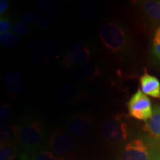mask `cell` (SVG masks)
I'll return each mask as SVG.
<instances>
[{"label": "cell", "mask_w": 160, "mask_h": 160, "mask_svg": "<svg viewBox=\"0 0 160 160\" xmlns=\"http://www.w3.org/2000/svg\"><path fill=\"white\" fill-rule=\"evenodd\" d=\"M45 49L48 62L59 57L60 52H61L59 45L53 40H48L45 42Z\"/></svg>", "instance_id": "ffe728a7"}, {"label": "cell", "mask_w": 160, "mask_h": 160, "mask_svg": "<svg viewBox=\"0 0 160 160\" xmlns=\"http://www.w3.org/2000/svg\"><path fill=\"white\" fill-rule=\"evenodd\" d=\"M17 149L16 143H1L0 160H15Z\"/></svg>", "instance_id": "e0dca14e"}, {"label": "cell", "mask_w": 160, "mask_h": 160, "mask_svg": "<svg viewBox=\"0 0 160 160\" xmlns=\"http://www.w3.org/2000/svg\"><path fill=\"white\" fill-rule=\"evenodd\" d=\"M14 126L17 143L25 153L31 155L42 149L47 139L48 131L45 121L40 116H23Z\"/></svg>", "instance_id": "6da1fadb"}, {"label": "cell", "mask_w": 160, "mask_h": 160, "mask_svg": "<svg viewBox=\"0 0 160 160\" xmlns=\"http://www.w3.org/2000/svg\"><path fill=\"white\" fill-rule=\"evenodd\" d=\"M28 57L31 63L41 65L47 62L45 42L42 39L34 40L31 43L28 50Z\"/></svg>", "instance_id": "4fadbf2b"}, {"label": "cell", "mask_w": 160, "mask_h": 160, "mask_svg": "<svg viewBox=\"0 0 160 160\" xmlns=\"http://www.w3.org/2000/svg\"><path fill=\"white\" fill-rule=\"evenodd\" d=\"M139 82L141 91L145 94L155 99H160V82L157 77L145 71L140 77Z\"/></svg>", "instance_id": "7c38bea8"}, {"label": "cell", "mask_w": 160, "mask_h": 160, "mask_svg": "<svg viewBox=\"0 0 160 160\" xmlns=\"http://www.w3.org/2000/svg\"><path fill=\"white\" fill-rule=\"evenodd\" d=\"M94 118L88 113H75L68 118L65 122V130L75 137H83L88 135L93 128Z\"/></svg>", "instance_id": "ba28073f"}, {"label": "cell", "mask_w": 160, "mask_h": 160, "mask_svg": "<svg viewBox=\"0 0 160 160\" xmlns=\"http://www.w3.org/2000/svg\"><path fill=\"white\" fill-rule=\"evenodd\" d=\"M101 75L102 72L99 66L93 62H87L77 66L73 71V78L81 82L95 79Z\"/></svg>", "instance_id": "8fae6325"}, {"label": "cell", "mask_w": 160, "mask_h": 160, "mask_svg": "<svg viewBox=\"0 0 160 160\" xmlns=\"http://www.w3.org/2000/svg\"><path fill=\"white\" fill-rule=\"evenodd\" d=\"M56 22L57 19L54 17L44 14L39 17L37 27L40 30H47L53 27Z\"/></svg>", "instance_id": "7402d4cb"}, {"label": "cell", "mask_w": 160, "mask_h": 160, "mask_svg": "<svg viewBox=\"0 0 160 160\" xmlns=\"http://www.w3.org/2000/svg\"><path fill=\"white\" fill-rule=\"evenodd\" d=\"M19 37L13 31L0 33V42L5 47H14L19 43Z\"/></svg>", "instance_id": "44dd1931"}, {"label": "cell", "mask_w": 160, "mask_h": 160, "mask_svg": "<svg viewBox=\"0 0 160 160\" xmlns=\"http://www.w3.org/2000/svg\"><path fill=\"white\" fill-rule=\"evenodd\" d=\"M30 160H64V157L58 156L54 153L42 148L33 154H28Z\"/></svg>", "instance_id": "ac0fdd59"}, {"label": "cell", "mask_w": 160, "mask_h": 160, "mask_svg": "<svg viewBox=\"0 0 160 160\" xmlns=\"http://www.w3.org/2000/svg\"><path fill=\"white\" fill-rule=\"evenodd\" d=\"M10 3L7 0H1L0 1V17H5V13L9 10Z\"/></svg>", "instance_id": "83f0119b"}, {"label": "cell", "mask_w": 160, "mask_h": 160, "mask_svg": "<svg viewBox=\"0 0 160 160\" xmlns=\"http://www.w3.org/2000/svg\"><path fill=\"white\" fill-rule=\"evenodd\" d=\"M19 157H20V159H21V160H30L28 159V156L27 153H25L20 155Z\"/></svg>", "instance_id": "f1b7e54d"}, {"label": "cell", "mask_w": 160, "mask_h": 160, "mask_svg": "<svg viewBox=\"0 0 160 160\" xmlns=\"http://www.w3.org/2000/svg\"><path fill=\"white\" fill-rule=\"evenodd\" d=\"M99 36L103 47L113 54H127L131 51V34L127 28L119 21L111 20L104 23L100 28Z\"/></svg>", "instance_id": "7a4b0ae2"}, {"label": "cell", "mask_w": 160, "mask_h": 160, "mask_svg": "<svg viewBox=\"0 0 160 160\" xmlns=\"http://www.w3.org/2000/svg\"><path fill=\"white\" fill-rule=\"evenodd\" d=\"M4 82L10 94L13 97H21L25 93V81L17 72H6L4 76Z\"/></svg>", "instance_id": "30bf717a"}, {"label": "cell", "mask_w": 160, "mask_h": 160, "mask_svg": "<svg viewBox=\"0 0 160 160\" xmlns=\"http://www.w3.org/2000/svg\"><path fill=\"white\" fill-rule=\"evenodd\" d=\"M129 126L123 113H117L105 120L102 126V135L108 144L119 145L129 137Z\"/></svg>", "instance_id": "277c9868"}, {"label": "cell", "mask_w": 160, "mask_h": 160, "mask_svg": "<svg viewBox=\"0 0 160 160\" xmlns=\"http://www.w3.org/2000/svg\"><path fill=\"white\" fill-rule=\"evenodd\" d=\"M13 28L11 20L6 17L0 18V33H5L11 31Z\"/></svg>", "instance_id": "4316f807"}, {"label": "cell", "mask_w": 160, "mask_h": 160, "mask_svg": "<svg viewBox=\"0 0 160 160\" xmlns=\"http://www.w3.org/2000/svg\"><path fill=\"white\" fill-rule=\"evenodd\" d=\"M0 139L1 143H17L15 126L1 122L0 124Z\"/></svg>", "instance_id": "2e32d148"}, {"label": "cell", "mask_w": 160, "mask_h": 160, "mask_svg": "<svg viewBox=\"0 0 160 160\" xmlns=\"http://www.w3.org/2000/svg\"><path fill=\"white\" fill-rule=\"evenodd\" d=\"M13 108L8 103L2 102L0 105V120L1 122H5L9 119L12 116Z\"/></svg>", "instance_id": "484cf974"}, {"label": "cell", "mask_w": 160, "mask_h": 160, "mask_svg": "<svg viewBox=\"0 0 160 160\" xmlns=\"http://www.w3.org/2000/svg\"><path fill=\"white\" fill-rule=\"evenodd\" d=\"M152 53L160 61V26L156 29L152 42Z\"/></svg>", "instance_id": "603a6c76"}, {"label": "cell", "mask_w": 160, "mask_h": 160, "mask_svg": "<svg viewBox=\"0 0 160 160\" xmlns=\"http://www.w3.org/2000/svg\"><path fill=\"white\" fill-rule=\"evenodd\" d=\"M85 97L83 92L74 84H66L62 86L56 93V99L62 104H73Z\"/></svg>", "instance_id": "9c48e42d"}, {"label": "cell", "mask_w": 160, "mask_h": 160, "mask_svg": "<svg viewBox=\"0 0 160 160\" xmlns=\"http://www.w3.org/2000/svg\"><path fill=\"white\" fill-rule=\"evenodd\" d=\"M21 20L23 21L24 22L27 24V25L31 26H37L38 22H39V18L38 16L34 13L32 12H25L21 15Z\"/></svg>", "instance_id": "d4e9b609"}, {"label": "cell", "mask_w": 160, "mask_h": 160, "mask_svg": "<svg viewBox=\"0 0 160 160\" xmlns=\"http://www.w3.org/2000/svg\"><path fill=\"white\" fill-rule=\"evenodd\" d=\"M119 160H160V142L150 137L132 139L122 148Z\"/></svg>", "instance_id": "3957f363"}, {"label": "cell", "mask_w": 160, "mask_h": 160, "mask_svg": "<svg viewBox=\"0 0 160 160\" xmlns=\"http://www.w3.org/2000/svg\"><path fill=\"white\" fill-rule=\"evenodd\" d=\"M141 11L150 22L160 24V0H149L140 3Z\"/></svg>", "instance_id": "5bb4252c"}, {"label": "cell", "mask_w": 160, "mask_h": 160, "mask_svg": "<svg viewBox=\"0 0 160 160\" xmlns=\"http://www.w3.org/2000/svg\"><path fill=\"white\" fill-rule=\"evenodd\" d=\"M144 131L148 137L160 142V105L154 106L152 117L145 122Z\"/></svg>", "instance_id": "9a60e30c"}, {"label": "cell", "mask_w": 160, "mask_h": 160, "mask_svg": "<svg viewBox=\"0 0 160 160\" xmlns=\"http://www.w3.org/2000/svg\"><path fill=\"white\" fill-rule=\"evenodd\" d=\"M37 9L46 15L55 16L58 13L57 5L49 0H39L37 3Z\"/></svg>", "instance_id": "d6986e66"}, {"label": "cell", "mask_w": 160, "mask_h": 160, "mask_svg": "<svg viewBox=\"0 0 160 160\" xmlns=\"http://www.w3.org/2000/svg\"><path fill=\"white\" fill-rule=\"evenodd\" d=\"M48 147L50 151L58 156L63 157L74 149V137L63 128H56L52 131L48 139Z\"/></svg>", "instance_id": "8992f818"}, {"label": "cell", "mask_w": 160, "mask_h": 160, "mask_svg": "<svg viewBox=\"0 0 160 160\" xmlns=\"http://www.w3.org/2000/svg\"><path fill=\"white\" fill-rule=\"evenodd\" d=\"M129 115L136 119L147 122L153 114V107L151 101L141 89L131 96L128 102Z\"/></svg>", "instance_id": "5b68a950"}, {"label": "cell", "mask_w": 160, "mask_h": 160, "mask_svg": "<svg viewBox=\"0 0 160 160\" xmlns=\"http://www.w3.org/2000/svg\"><path fill=\"white\" fill-rule=\"evenodd\" d=\"M91 57V51L82 42L74 41L68 48L67 52L62 57L61 65L66 68L87 63Z\"/></svg>", "instance_id": "52a82bcc"}, {"label": "cell", "mask_w": 160, "mask_h": 160, "mask_svg": "<svg viewBox=\"0 0 160 160\" xmlns=\"http://www.w3.org/2000/svg\"><path fill=\"white\" fill-rule=\"evenodd\" d=\"M12 31L17 34L18 37H24L28 32V27L26 23L22 20H17L14 22L12 28Z\"/></svg>", "instance_id": "cb8c5ba5"}]
</instances>
